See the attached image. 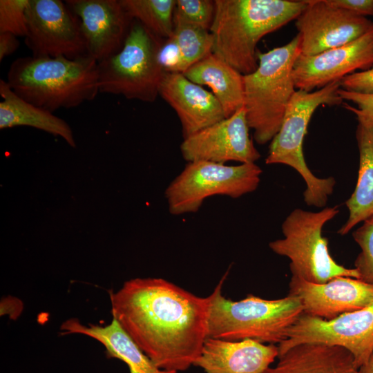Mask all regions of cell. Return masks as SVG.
Segmentation results:
<instances>
[{
    "label": "cell",
    "mask_w": 373,
    "mask_h": 373,
    "mask_svg": "<svg viewBox=\"0 0 373 373\" xmlns=\"http://www.w3.org/2000/svg\"><path fill=\"white\" fill-rule=\"evenodd\" d=\"M61 330L64 334H81L97 340L105 347L108 356L123 361L130 373H178L158 367L114 318L105 326H86L77 318H70L62 323Z\"/></svg>",
    "instance_id": "20"
},
{
    "label": "cell",
    "mask_w": 373,
    "mask_h": 373,
    "mask_svg": "<svg viewBox=\"0 0 373 373\" xmlns=\"http://www.w3.org/2000/svg\"><path fill=\"white\" fill-rule=\"evenodd\" d=\"M79 18L87 53L97 63L122 48L133 19L120 0H66Z\"/></svg>",
    "instance_id": "16"
},
{
    "label": "cell",
    "mask_w": 373,
    "mask_h": 373,
    "mask_svg": "<svg viewBox=\"0 0 373 373\" xmlns=\"http://www.w3.org/2000/svg\"><path fill=\"white\" fill-rule=\"evenodd\" d=\"M338 94L343 100L352 102L356 105V107H354L345 103L343 107L352 112L356 116L358 122H373V94L350 92L341 88Z\"/></svg>",
    "instance_id": "29"
},
{
    "label": "cell",
    "mask_w": 373,
    "mask_h": 373,
    "mask_svg": "<svg viewBox=\"0 0 373 373\" xmlns=\"http://www.w3.org/2000/svg\"><path fill=\"white\" fill-rule=\"evenodd\" d=\"M358 373H373V353L368 361L359 367Z\"/></svg>",
    "instance_id": "34"
},
{
    "label": "cell",
    "mask_w": 373,
    "mask_h": 373,
    "mask_svg": "<svg viewBox=\"0 0 373 373\" xmlns=\"http://www.w3.org/2000/svg\"><path fill=\"white\" fill-rule=\"evenodd\" d=\"M159 95L176 112L184 138L226 118L214 95L182 73L165 72Z\"/></svg>",
    "instance_id": "17"
},
{
    "label": "cell",
    "mask_w": 373,
    "mask_h": 373,
    "mask_svg": "<svg viewBox=\"0 0 373 373\" xmlns=\"http://www.w3.org/2000/svg\"><path fill=\"white\" fill-rule=\"evenodd\" d=\"M0 128L17 126H31L63 138L71 147H76L69 124L53 113L32 104L19 97L6 81L0 80Z\"/></svg>",
    "instance_id": "22"
},
{
    "label": "cell",
    "mask_w": 373,
    "mask_h": 373,
    "mask_svg": "<svg viewBox=\"0 0 373 373\" xmlns=\"http://www.w3.org/2000/svg\"><path fill=\"white\" fill-rule=\"evenodd\" d=\"M25 43L36 57L74 59L88 55L77 16L60 0H30Z\"/></svg>",
    "instance_id": "11"
},
{
    "label": "cell",
    "mask_w": 373,
    "mask_h": 373,
    "mask_svg": "<svg viewBox=\"0 0 373 373\" xmlns=\"http://www.w3.org/2000/svg\"><path fill=\"white\" fill-rule=\"evenodd\" d=\"M334 6L366 17L373 16V0H326Z\"/></svg>",
    "instance_id": "32"
},
{
    "label": "cell",
    "mask_w": 373,
    "mask_h": 373,
    "mask_svg": "<svg viewBox=\"0 0 373 373\" xmlns=\"http://www.w3.org/2000/svg\"><path fill=\"white\" fill-rule=\"evenodd\" d=\"M373 66V26L359 38L312 56L299 55L292 75L295 88L307 92Z\"/></svg>",
    "instance_id": "14"
},
{
    "label": "cell",
    "mask_w": 373,
    "mask_h": 373,
    "mask_svg": "<svg viewBox=\"0 0 373 373\" xmlns=\"http://www.w3.org/2000/svg\"><path fill=\"white\" fill-rule=\"evenodd\" d=\"M356 138L359 167L355 189L345 202L349 216L338 233L344 236L373 216V122H358Z\"/></svg>",
    "instance_id": "23"
},
{
    "label": "cell",
    "mask_w": 373,
    "mask_h": 373,
    "mask_svg": "<svg viewBox=\"0 0 373 373\" xmlns=\"http://www.w3.org/2000/svg\"><path fill=\"white\" fill-rule=\"evenodd\" d=\"M289 294L298 297L303 313L332 320L373 304V286L359 279L337 276L322 284L291 275Z\"/></svg>",
    "instance_id": "15"
},
{
    "label": "cell",
    "mask_w": 373,
    "mask_h": 373,
    "mask_svg": "<svg viewBox=\"0 0 373 373\" xmlns=\"http://www.w3.org/2000/svg\"><path fill=\"white\" fill-rule=\"evenodd\" d=\"M182 74L191 82L211 89L226 118L245 106L243 75L213 53H210Z\"/></svg>",
    "instance_id": "21"
},
{
    "label": "cell",
    "mask_w": 373,
    "mask_h": 373,
    "mask_svg": "<svg viewBox=\"0 0 373 373\" xmlns=\"http://www.w3.org/2000/svg\"><path fill=\"white\" fill-rule=\"evenodd\" d=\"M341 80L314 91L296 90L285 112L281 126L271 141L267 164H283L294 169L306 183L305 202L323 207L332 193L336 180L332 177L319 178L307 166L303 145L310 119L321 105L334 106L343 102L338 90Z\"/></svg>",
    "instance_id": "6"
},
{
    "label": "cell",
    "mask_w": 373,
    "mask_h": 373,
    "mask_svg": "<svg viewBox=\"0 0 373 373\" xmlns=\"http://www.w3.org/2000/svg\"><path fill=\"white\" fill-rule=\"evenodd\" d=\"M249 128L243 106L230 117L184 138L182 155L187 162L255 163L260 154L250 137Z\"/></svg>",
    "instance_id": "12"
},
{
    "label": "cell",
    "mask_w": 373,
    "mask_h": 373,
    "mask_svg": "<svg viewBox=\"0 0 373 373\" xmlns=\"http://www.w3.org/2000/svg\"><path fill=\"white\" fill-rule=\"evenodd\" d=\"M341 88L358 93L373 94V67L344 77L341 79Z\"/></svg>",
    "instance_id": "30"
},
{
    "label": "cell",
    "mask_w": 373,
    "mask_h": 373,
    "mask_svg": "<svg viewBox=\"0 0 373 373\" xmlns=\"http://www.w3.org/2000/svg\"><path fill=\"white\" fill-rule=\"evenodd\" d=\"M299 33L287 44L257 52L258 66L243 75L245 108L248 125L260 144L278 132L287 106L295 93L294 64L300 55Z\"/></svg>",
    "instance_id": "5"
},
{
    "label": "cell",
    "mask_w": 373,
    "mask_h": 373,
    "mask_svg": "<svg viewBox=\"0 0 373 373\" xmlns=\"http://www.w3.org/2000/svg\"><path fill=\"white\" fill-rule=\"evenodd\" d=\"M214 14V1L176 0L173 23L188 24L209 30Z\"/></svg>",
    "instance_id": "26"
},
{
    "label": "cell",
    "mask_w": 373,
    "mask_h": 373,
    "mask_svg": "<svg viewBox=\"0 0 373 373\" xmlns=\"http://www.w3.org/2000/svg\"><path fill=\"white\" fill-rule=\"evenodd\" d=\"M306 2L295 22L301 37L300 55L312 56L348 44L373 26L367 17L334 7L326 0Z\"/></svg>",
    "instance_id": "13"
},
{
    "label": "cell",
    "mask_w": 373,
    "mask_h": 373,
    "mask_svg": "<svg viewBox=\"0 0 373 373\" xmlns=\"http://www.w3.org/2000/svg\"><path fill=\"white\" fill-rule=\"evenodd\" d=\"M261 173L256 163L188 162L165 191L169 211L175 216L195 213L209 197L240 198L258 188Z\"/></svg>",
    "instance_id": "9"
},
{
    "label": "cell",
    "mask_w": 373,
    "mask_h": 373,
    "mask_svg": "<svg viewBox=\"0 0 373 373\" xmlns=\"http://www.w3.org/2000/svg\"><path fill=\"white\" fill-rule=\"evenodd\" d=\"M17 37L10 32L0 33V61L14 53L19 47Z\"/></svg>",
    "instance_id": "33"
},
{
    "label": "cell",
    "mask_w": 373,
    "mask_h": 373,
    "mask_svg": "<svg viewBox=\"0 0 373 373\" xmlns=\"http://www.w3.org/2000/svg\"><path fill=\"white\" fill-rule=\"evenodd\" d=\"M305 343H322L347 350L359 368L373 353V304L332 320L303 313L278 344V356Z\"/></svg>",
    "instance_id": "10"
},
{
    "label": "cell",
    "mask_w": 373,
    "mask_h": 373,
    "mask_svg": "<svg viewBox=\"0 0 373 373\" xmlns=\"http://www.w3.org/2000/svg\"><path fill=\"white\" fill-rule=\"evenodd\" d=\"M109 295L113 318L158 367L193 365L207 338V297L160 278L131 279Z\"/></svg>",
    "instance_id": "1"
},
{
    "label": "cell",
    "mask_w": 373,
    "mask_h": 373,
    "mask_svg": "<svg viewBox=\"0 0 373 373\" xmlns=\"http://www.w3.org/2000/svg\"><path fill=\"white\" fill-rule=\"evenodd\" d=\"M278 358L267 373H358L359 369L347 350L322 343L295 345Z\"/></svg>",
    "instance_id": "19"
},
{
    "label": "cell",
    "mask_w": 373,
    "mask_h": 373,
    "mask_svg": "<svg viewBox=\"0 0 373 373\" xmlns=\"http://www.w3.org/2000/svg\"><path fill=\"white\" fill-rule=\"evenodd\" d=\"M278 356V347L274 344L207 338L193 365L205 373H267Z\"/></svg>",
    "instance_id": "18"
},
{
    "label": "cell",
    "mask_w": 373,
    "mask_h": 373,
    "mask_svg": "<svg viewBox=\"0 0 373 373\" xmlns=\"http://www.w3.org/2000/svg\"><path fill=\"white\" fill-rule=\"evenodd\" d=\"M338 211L336 206L318 212L295 209L284 220V238L270 242L269 246L275 254L290 260L291 275L318 284L337 276L358 279L355 268H346L334 260L327 239L322 234L323 226Z\"/></svg>",
    "instance_id": "8"
},
{
    "label": "cell",
    "mask_w": 373,
    "mask_h": 373,
    "mask_svg": "<svg viewBox=\"0 0 373 373\" xmlns=\"http://www.w3.org/2000/svg\"><path fill=\"white\" fill-rule=\"evenodd\" d=\"M30 0H0V33L17 37L28 33L27 10Z\"/></svg>",
    "instance_id": "28"
},
{
    "label": "cell",
    "mask_w": 373,
    "mask_h": 373,
    "mask_svg": "<svg viewBox=\"0 0 373 373\" xmlns=\"http://www.w3.org/2000/svg\"><path fill=\"white\" fill-rule=\"evenodd\" d=\"M132 19L140 21L162 39L173 37L176 0H120Z\"/></svg>",
    "instance_id": "24"
},
{
    "label": "cell",
    "mask_w": 373,
    "mask_h": 373,
    "mask_svg": "<svg viewBox=\"0 0 373 373\" xmlns=\"http://www.w3.org/2000/svg\"><path fill=\"white\" fill-rule=\"evenodd\" d=\"M180 54V73L212 52L213 37L209 30L188 24H174L173 35Z\"/></svg>",
    "instance_id": "25"
},
{
    "label": "cell",
    "mask_w": 373,
    "mask_h": 373,
    "mask_svg": "<svg viewBox=\"0 0 373 373\" xmlns=\"http://www.w3.org/2000/svg\"><path fill=\"white\" fill-rule=\"evenodd\" d=\"M6 82L19 97L51 113L92 101L99 93L98 63L89 55L74 59L19 57Z\"/></svg>",
    "instance_id": "3"
},
{
    "label": "cell",
    "mask_w": 373,
    "mask_h": 373,
    "mask_svg": "<svg viewBox=\"0 0 373 373\" xmlns=\"http://www.w3.org/2000/svg\"><path fill=\"white\" fill-rule=\"evenodd\" d=\"M212 53L245 75L258 66L256 46L266 35L296 19L306 1L214 0Z\"/></svg>",
    "instance_id": "2"
},
{
    "label": "cell",
    "mask_w": 373,
    "mask_h": 373,
    "mask_svg": "<svg viewBox=\"0 0 373 373\" xmlns=\"http://www.w3.org/2000/svg\"><path fill=\"white\" fill-rule=\"evenodd\" d=\"M159 61L166 73H180V57L178 46L172 38L165 39L158 53Z\"/></svg>",
    "instance_id": "31"
},
{
    "label": "cell",
    "mask_w": 373,
    "mask_h": 373,
    "mask_svg": "<svg viewBox=\"0 0 373 373\" xmlns=\"http://www.w3.org/2000/svg\"><path fill=\"white\" fill-rule=\"evenodd\" d=\"M162 39L133 19L120 50L98 62L99 93L153 102L164 74L158 58Z\"/></svg>",
    "instance_id": "7"
},
{
    "label": "cell",
    "mask_w": 373,
    "mask_h": 373,
    "mask_svg": "<svg viewBox=\"0 0 373 373\" xmlns=\"http://www.w3.org/2000/svg\"><path fill=\"white\" fill-rule=\"evenodd\" d=\"M226 276L207 296V338L230 341L253 339L274 345L286 340L288 329L303 313L300 299L288 294L267 300L251 294L233 301L222 293Z\"/></svg>",
    "instance_id": "4"
},
{
    "label": "cell",
    "mask_w": 373,
    "mask_h": 373,
    "mask_svg": "<svg viewBox=\"0 0 373 373\" xmlns=\"http://www.w3.org/2000/svg\"><path fill=\"white\" fill-rule=\"evenodd\" d=\"M361 252L354 261L358 279L373 286V216L352 233Z\"/></svg>",
    "instance_id": "27"
}]
</instances>
